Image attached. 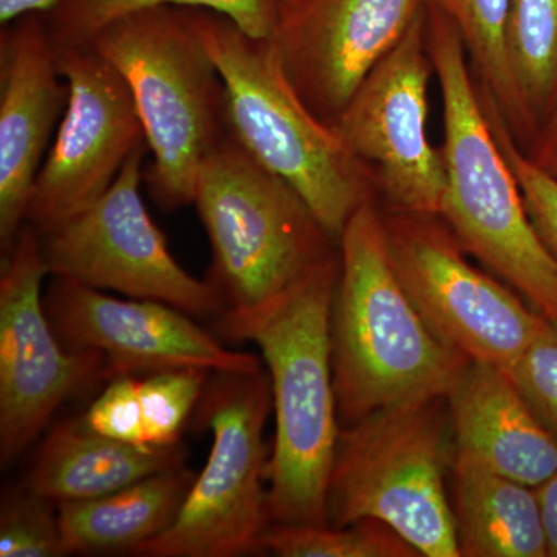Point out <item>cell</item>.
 <instances>
[{
    "mask_svg": "<svg viewBox=\"0 0 557 557\" xmlns=\"http://www.w3.org/2000/svg\"><path fill=\"white\" fill-rule=\"evenodd\" d=\"M338 273L332 258L265 309L219 318L223 338L255 343L265 359L276 418L271 525H327L325 502L341 432L330 333Z\"/></svg>",
    "mask_w": 557,
    "mask_h": 557,
    "instance_id": "6da1fadb",
    "label": "cell"
},
{
    "mask_svg": "<svg viewBox=\"0 0 557 557\" xmlns=\"http://www.w3.org/2000/svg\"><path fill=\"white\" fill-rule=\"evenodd\" d=\"M339 244L330 333L341 428L445 398L469 359L446 347L410 302L370 201L348 220Z\"/></svg>",
    "mask_w": 557,
    "mask_h": 557,
    "instance_id": "7a4b0ae2",
    "label": "cell"
},
{
    "mask_svg": "<svg viewBox=\"0 0 557 557\" xmlns=\"http://www.w3.org/2000/svg\"><path fill=\"white\" fill-rule=\"evenodd\" d=\"M428 47L443 98L446 186L440 218L465 251L557 322V260L528 218L518 180L502 152L467 65L460 32L426 2Z\"/></svg>",
    "mask_w": 557,
    "mask_h": 557,
    "instance_id": "3957f363",
    "label": "cell"
},
{
    "mask_svg": "<svg viewBox=\"0 0 557 557\" xmlns=\"http://www.w3.org/2000/svg\"><path fill=\"white\" fill-rule=\"evenodd\" d=\"M87 46L119 70L137 106L152 160L150 197L166 211L194 205L203 161L228 135L225 84L193 10L157 5L109 22Z\"/></svg>",
    "mask_w": 557,
    "mask_h": 557,
    "instance_id": "277c9868",
    "label": "cell"
},
{
    "mask_svg": "<svg viewBox=\"0 0 557 557\" xmlns=\"http://www.w3.org/2000/svg\"><path fill=\"white\" fill-rule=\"evenodd\" d=\"M194 22L225 84L228 134L302 197L332 239L368 200L361 164L288 79L270 39L247 35L215 11Z\"/></svg>",
    "mask_w": 557,
    "mask_h": 557,
    "instance_id": "5b68a950",
    "label": "cell"
},
{
    "mask_svg": "<svg viewBox=\"0 0 557 557\" xmlns=\"http://www.w3.org/2000/svg\"><path fill=\"white\" fill-rule=\"evenodd\" d=\"M194 205L212 249L209 282L225 313L265 309L335 258L332 237L302 197L230 134L201 164Z\"/></svg>",
    "mask_w": 557,
    "mask_h": 557,
    "instance_id": "8992f818",
    "label": "cell"
},
{
    "mask_svg": "<svg viewBox=\"0 0 557 557\" xmlns=\"http://www.w3.org/2000/svg\"><path fill=\"white\" fill-rule=\"evenodd\" d=\"M446 398L373 413L341 428L330 472L327 525L372 519L424 557H458L446 478L453 445Z\"/></svg>",
    "mask_w": 557,
    "mask_h": 557,
    "instance_id": "52a82bcc",
    "label": "cell"
},
{
    "mask_svg": "<svg viewBox=\"0 0 557 557\" xmlns=\"http://www.w3.org/2000/svg\"><path fill=\"white\" fill-rule=\"evenodd\" d=\"M273 410L270 376L214 372L197 420L212 434L203 471L194 479L177 519L139 545L143 557H234L262 552L271 525L265 424Z\"/></svg>",
    "mask_w": 557,
    "mask_h": 557,
    "instance_id": "ba28073f",
    "label": "cell"
},
{
    "mask_svg": "<svg viewBox=\"0 0 557 557\" xmlns=\"http://www.w3.org/2000/svg\"><path fill=\"white\" fill-rule=\"evenodd\" d=\"M148 146L135 150L108 193L40 234L50 276H65L127 298L159 300L190 317L220 318L226 307L209 281L172 256L141 197Z\"/></svg>",
    "mask_w": 557,
    "mask_h": 557,
    "instance_id": "9c48e42d",
    "label": "cell"
},
{
    "mask_svg": "<svg viewBox=\"0 0 557 557\" xmlns=\"http://www.w3.org/2000/svg\"><path fill=\"white\" fill-rule=\"evenodd\" d=\"M434 215L384 220L388 258L418 314L450 350L508 369L530 346L544 317L465 258Z\"/></svg>",
    "mask_w": 557,
    "mask_h": 557,
    "instance_id": "30bf717a",
    "label": "cell"
},
{
    "mask_svg": "<svg viewBox=\"0 0 557 557\" xmlns=\"http://www.w3.org/2000/svg\"><path fill=\"white\" fill-rule=\"evenodd\" d=\"M50 276L40 234L25 225L0 278V457L16 460L54 412L79 392L110 380L98 351L64 347L44 309Z\"/></svg>",
    "mask_w": 557,
    "mask_h": 557,
    "instance_id": "8fae6325",
    "label": "cell"
},
{
    "mask_svg": "<svg viewBox=\"0 0 557 557\" xmlns=\"http://www.w3.org/2000/svg\"><path fill=\"white\" fill-rule=\"evenodd\" d=\"M428 9L384 54L339 113L333 129L359 163H370L399 212L437 218L445 194L442 150L428 137Z\"/></svg>",
    "mask_w": 557,
    "mask_h": 557,
    "instance_id": "7c38bea8",
    "label": "cell"
},
{
    "mask_svg": "<svg viewBox=\"0 0 557 557\" xmlns=\"http://www.w3.org/2000/svg\"><path fill=\"white\" fill-rule=\"evenodd\" d=\"M69 101L33 185L27 220L47 233L100 200L135 150L148 146L126 81L91 46L58 47Z\"/></svg>",
    "mask_w": 557,
    "mask_h": 557,
    "instance_id": "4fadbf2b",
    "label": "cell"
},
{
    "mask_svg": "<svg viewBox=\"0 0 557 557\" xmlns=\"http://www.w3.org/2000/svg\"><path fill=\"white\" fill-rule=\"evenodd\" d=\"M44 309L58 338L73 351H98L110 375H149L196 368L208 372H258L255 355L230 350L170 304L106 295L72 277L51 276Z\"/></svg>",
    "mask_w": 557,
    "mask_h": 557,
    "instance_id": "5bb4252c",
    "label": "cell"
},
{
    "mask_svg": "<svg viewBox=\"0 0 557 557\" xmlns=\"http://www.w3.org/2000/svg\"><path fill=\"white\" fill-rule=\"evenodd\" d=\"M426 0H287L271 42L300 98L333 127Z\"/></svg>",
    "mask_w": 557,
    "mask_h": 557,
    "instance_id": "9a60e30c",
    "label": "cell"
},
{
    "mask_svg": "<svg viewBox=\"0 0 557 557\" xmlns=\"http://www.w3.org/2000/svg\"><path fill=\"white\" fill-rule=\"evenodd\" d=\"M69 101L46 14L0 30V245L9 252L27 220L47 146Z\"/></svg>",
    "mask_w": 557,
    "mask_h": 557,
    "instance_id": "2e32d148",
    "label": "cell"
},
{
    "mask_svg": "<svg viewBox=\"0 0 557 557\" xmlns=\"http://www.w3.org/2000/svg\"><path fill=\"white\" fill-rule=\"evenodd\" d=\"M457 453L537 487L557 472V443L539 423L507 369L468 361L446 394Z\"/></svg>",
    "mask_w": 557,
    "mask_h": 557,
    "instance_id": "e0dca14e",
    "label": "cell"
},
{
    "mask_svg": "<svg viewBox=\"0 0 557 557\" xmlns=\"http://www.w3.org/2000/svg\"><path fill=\"white\" fill-rule=\"evenodd\" d=\"M182 446L149 448L106 437L79 420L51 429L40 443L27 487L54 505L87 500L183 467Z\"/></svg>",
    "mask_w": 557,
    "mask_h": 557,
    "instance_id": "ac0fdd59",
    "label": "cell"
},
{
    "mask_svg": "<svg viewBox=\"0 0 557 557\" xmlns=\"http://www.w3.org/2000/svg\"><path fill=\"white\" fill-rule=\"evenodd\" d=\"M449 478L460 556H548L536 487L497 474L457 450Z\"/></svg>",
    "mask_w": 557,
    "mask_h": 557,
    "instance_id": "d6986e66",
    "label": "cell"
},
{
    "mask_svg": "<svg viewBox=\"0 0 557 557\" xmlns=\"http://www.w3.org/2000/svg\"><path fill=\"white\" fill-rule=\"evenodd\" d=\"M194 479L178 467L106 496L57 505L65 555L134 553L174 523Z\"/></svg>",
    "mask_w": 557,
    "mask_h": 557,
    "instance_id": "ffe728a7",
    "label": "cell"
},
{
    "mask_svg": "<svg viewBox=\"0 0 557 557\" xmlns=\"http://www.w3.org/2000/svg\"><path fill=\"white\" fill-rule=\"evenodd\" d=\"M504 40L516 129L531 139L557 106V0H509Z\"/></svg>",
    "mask_w": 557,
    "mask_h": 557,
    "instance_id": "44dd1931",
    "label": "cell"
},
{
    "mask_svg": "<svg viewBox=\"0 0 557 557\" xmlns=\"http://www.w3.org/2000/svg\"><path fill=\"white\" fill-rule=\"evenodd\" d=\"M287 0H61L46 14L58 47L87 46L109 22L157 5L215 11L258 39H273Z\"/></svg>",
    "mask_w": 557,
    "mask_h": 557,
    "instance_id": "7402d4cb",
    "label": "cell"
},
{
    "mask_svg": "<svg viewBox=\"0 0 557 557\" xmlns=\"http://www.w3.org/2000/svg\"><path fill=\"white\" fill-rule=\"evenodd\" d=\"M453 21L504 120L516 129V102L505 54L509 0H426Z\"/></svg>",
    "mask_w": 557,
    "mask_h": 557,
    "instance_id": "603a6c76",
    "label": "cell"
},
{
    "mask_svg": "<svg viewBox=\"0 0 557 557\" xmlns=\"http://www.w3.org/2000/svg\"><path fill=\"white\" fill-rule=\"evenodd\" d=\"M262 552L278 557H420L394 528L366 519L347 527L273 525Z\"/></svg>",
    "mask_w": 557,
    "mask_h": 557,
    "instance_id": "cb8c5ba5",
    "label": "cell"
},
{
    "mask_svg": "<svg viewBox=\"0 0 557 557\" xmlns=\"http://www.w3.org/2000/svg\"><path fill=\"white\" fill-rule=\"evenodd\" d=\"M211 373L185 368L161 370L138 379L139 403L149 446L164 448L178 445L183 428L199 406Z\"/></svg>",
    "mask_w": 557,
    "mask_h": 557,
    "instance_id": "d4e9b609",
    "label": "cell"
},
{
    "mask_svg": "<svg viewBox=\"0 0 557 557\" xmlns=\"http://www.w3.org/2000/svg\"><path fill=\"white\" fill-rule=\"evenodd\" d=\"M65 556L53 502L33 491L10 494L0 509V557Z\"/></svg>",
    "mask_w": 557,
    "mask_h": 557,
    "instance_id": "484cf974",
    "label": "cell"
},
{
    "mask_svg": "<svg viewBox=\"0 0 557 557\" xmlns=\"http://www.w3.org/2000/svg\"><path fill=\"white\" fill-rule=\"evenodd\" d=\"M483 104L502 152L507 157L512 174L518 180L528 218L533 223L537 236L557 260V178L541 170L525 153L520 152L512 141L508 127L505 126L500 110L487 95Z\"/></svg>",
    "mask_w": 557,
    "mask_h": 557,
    "instance_id": "4316f807",
    "label": "cell"
},
{
    "mask_svg": "<svg viewBox=\"0 0 557 557\" xmlns=\"http://www.w3.org/2000/svg\"><path fill=\"white\" fill-rule=\"evenodd\" d=\"M507 372L539 423L557 443V322L544 317L536 336Z\"/></svg>",
    "mask_w": 557,
    "mask_h": 557,
    "instance_id": "83f0119b",
    "label": "cell"
},
{
    "mask_svg": "<svg viewBox=\"0 0 557 557\" xmlns=\"http://www.w3.org/2000/svg\"><path fill=\"white\" fill-rule=\"evenodd\" d=\"M83 420L87 426L106 437L129 445L149 446L139 403L138 376L116 375L110 379Z\"/></svg>",
    "mask_w": 557,
    "mask_h": 557,
    "instance_id": "f1b7e54d",
    "label": "cell"
},
{
    "mask_svg": "<svg viewBox=\"0 0 557 557\" xmlns=\"http://www.w3.org/2000/svg\"><path fill=\"white\" fill-rule=\"evenodd\" d=\"M528 159L557 178V106L531 138Z\"/></svg>",
    "mask_w": 557,
    "mask_h": 557,
    "instance_id": "f546056e",
    "label": "cell"
},
{
    "mask_svg": "<svg viewBox=\"0 0 557 557\" xmlns=\"http://www.w3.org/2000/svg\"><path fill=\"white\" fill-rule=\"evenodd\" d=\"M548 556L557 557V472L536 487Z\"/></svg>",
    "mask_w": 557,
    "mask_h": 557,
    "instance_id": "4dcf8cb0",
    "label": "cell"
},
{
    "mask_svg": "<svg viewBox=\"0 0 557 557\" xmlns=\"http://www.w3.org/2000/svg\"><path fill=\"white\" fill-rule=\"evenodd\" d=\"M61 0H0V25L11 24L27 14H49Z\"/></svg>",
    "mask_w": 557,
    "mask_h": 557,
    "instance_id": "1f68e13d",
    "label": "cell"
}]
</instances>
